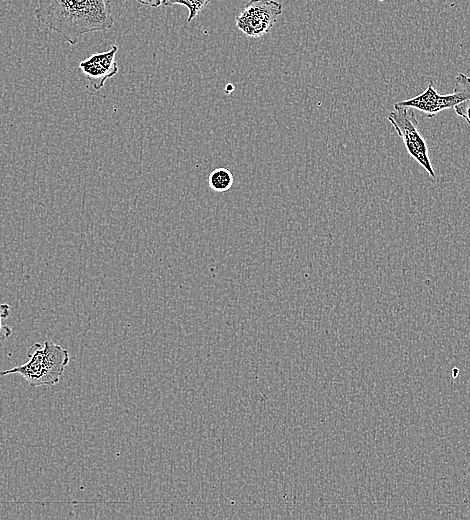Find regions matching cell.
<instances>
[{
  "label": "cell",
  "mask_w": 470,
  "mask_h": 520,
  "mask_svg": "<svg viewBox=\"0 0 470 520\" xmlns=\"http://www.w3.org/2000/svg\"><path fill=\"white\" fill-rule=\"evenodd\" d=\"M282 10V3L276 0H250L235 23L246 36L261 37L271 30Z\"/></svg>",
  "instance_id": "cell-5"
},
{
  "label": "cell",
  "mask_w": 470,
  "mask_h": 520,
  "mask_svg": "<svg viewBox=\"0 0 470 520\" xmlns=\"http://www.w3.org/2000/svg\"><path fill=\"white\" fill-rule=\"evenodd\" d=\"M388 120L402 139L409 155L432 178H435L436 174L429 158L428 146L418 131V121L414 109L396 103L394 110L388 115Z\"/></svg>",
  "instance_id": "cell-3"
},
{
  "label": "cell",
  "mask_w": 470,
  "mask_h": 520,
  "mask_svg": "<svg viewBox=\"0 0 470 520\" xmlns=\"http://www.w3.org/2000/svg\"><path fill=\"white\" fill-rule=\"evenodd\" d=\"M470 99V76L459 73L454 79V89L449 94H439L430 81L426 90L408 100L398 102V105L421 111L432 118L437 113L454 108L456 105Z\"/></svg>",
  "instance_id": "cell-4"
},
{
  "label": "cell",
  "mask_w": 470,
  "mask_h": 520,
  "mask_svg": "<svg viewBox=\"0 0 470 520\" xmlns=\"http://www.w3.org/2000/svg\"><path fill=\"white\" fill-rule=\"evenodd\" d=\"M29 360L11 368L8 374H19L31 387L55 385L59 383L70 361L67 349L46 340L43 345L32 344L27 350Z\"/></svg>",
  "instance_id": "cell-2"
},
{
  "label": "cell",
  "mask_w": 470,
  "mask_h": 520,
  "mask_svg": "<svg viewBox=\"0 0 470 520\" xmlns=\"http://www.w3.org/2000/svg\"><path fill=\"white\" fill-rule=\"evenodd\" d=\"M209 186L217 192H225L233 184V175L227 168H216L208 178Z\"/></svg>",
  "instance_id": "cell-7"
},
{
  "label": "cell",
  "mask_w": 470,
  "mask_h": 520,
  "mask_svg": "<svg viewBox=\"0 0 470 520\" xmlns=\"http://www.w3.org/2000/svg\"><path fill=\"white\" fill-rule=\"evenodd\" d=\"M10 314V307L8 304H0V343L5 341L12 334V329L4 324V320Z\"/></svg>",
  "instance_id": "cell-9"
},
{
  "label": "cell",
  "mask_w": 470,
  "mask_h": 520,
  "mask_svg": "<svg viewBox=\"0 0 470 520\" xmlns=\"http://www.w3.org/2000/svg\"><path fill=\"white\" fill-rule=\"evenodd\" d=\"M139 3L143 4V5H147V6H150V7H159L162 2L161 0H137Z\"/></svg>",
  "instance_id": "cell-11"
},
{
  "label": "cell",
  "mask_w": 470,
  "mask_h": 520,
  "mask_svg": "<svg viewBox=\"0 0 470 520\" xmlns=\"http://www.w3.org/2000/svg\"><path fill=\"white\" fill-rule=\"evenodd\" d=\"M5 375H8V371L7 370H0V377L1 376H5Z\"/></svg>",
  "instance_id": "cell-12"
},
{
  "label": "cell",
  "mask_w": 470,
  "mask_h": 520,
  "mask_svg": "<svg viewBox=\"0 0 470 520\" xmlns=\"http://www.w3.org/2000/svg\"><path fill=\"white\" fill-rule=\"evenodd\" d=\"M210 1L211 0H161L165 6L179 4L187 7L189 11L187 22L192 21Z\"/></svg>",
  "instance_id": "cell-8"
},
{
  "label": "cell",
  "mask_w": 470,
  "mask_h": 520,
  "mask_svg": "<svg viewBox=\"0 0 470 520\" xmlns=\"http://www.w3.org/2000/svg\"><path fill=\"white\" fill-rule=\"evenodd\" d=\"M456 114L466 120L470 124V99L454 107Z\"/></svg>",
  "instance_id": "cell-10"
},
{
  "label": "cell",
  "mask_w": 470,
  "mask_h": 520,
  "mask_svg": "<svg viewBox=\"0 0 470 520\" xmlns=\"http://www.w3.org/2000/svg\"><path fill=\"white\" fill-rule=\"evenodd\" d=\"M39 23L76 45L81 36L113 27L109 0H38Z\"/></svg>",
  "instance_id": "cell-1"
},
{
  "label": "cell",
  "mask_w": 470,
  "mask_h": 520,
  "mask_svg": "<svg viewBox=\"0 0 470 520\" xmlns=\"http://www.w3.org/2000/svg\"><path fill=\"white\" fill-rule=\"evenodd\" d=\"M117 51L118 47L112 45L107 51L94 53L79 63V69L90 88L100 90L107 79L118 73L119 68L115 60Z\"/></svg>",
  "instance_id": "cell-6"
}]
</instances>
